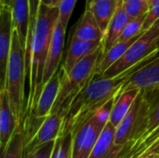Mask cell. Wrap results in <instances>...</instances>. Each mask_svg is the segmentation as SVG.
<instances>
[{
	"mask_svg": "<svg viewBox=\"0 0 159 158\" xmlns=\"http://www.w3.org/2000/svg\"><path fill=\"white\" fill-rule=\"evenodd\" d=\"M157 56L156 54L114 77L106 78L95 74L71 102L64 117L61 132L72 130L76 125L91 116L97 110L116 98L131 74L153 61Z\"/></svg>",
	"mask_w": 159,
	"mask_h": 158,
	"instance_id": "cell-1",
	"label": "cell"
},
{
	"mask_svg": "<svg viewBox=\"0 0 159 158\" xmlns=\"http://www.w3.org/2000/svg\"><path fill=\"white\" fill-rule=\"evenodd\" d=\"M58 20V7H48L42 4L40 5L32 41L31 70L29 75L30 93L28 102H26L24 122L32 117L43 89L45 66L52 34Z\"/></svg>",
	"mask_w": 159,
	"mask_h": 158,
	"instance_id": "cell-2",
	"label": "cell"
},
{
	"mask_svg": "<svg viewBox=\"0 0 159 158\" xmlns=\"http://www.w3.org/2000/svg\"><path fill=\"white\" fill-rule=\"evenodd\" d=\"M25 48L22 47L17 32L13 29L12 43L8 58L6 89L10 108L18 127L23 129L26 103L24 102V82L26 76Z\"/></svg>",
	"mask_w": 159,
	"mask_h": 158,
	"instance_id": "cell-3",
	"label": "cell"
},
{
	"mask_svg": "<svg viewBox=\"0 0 159 158\" xmlns=\"http://www.w3.org/2000/svg\"><path fill=\"white\" fill-rule=\"evenodd\" d=\"M103 54V44H102L92 53L80 60L68 74L61 69V85L51 113L61 112L64 115H66L73 99L96 74L97 67Z\"/></svg>",
	"mask_w": 159,
	"mask_h": 158,
	"instance_id": "cell-4",
	"label": "cell"
},
{
	"mask_svg": "<svg viewBox=\"0 0 159 158\" xmlns=\"http://www.w3.org/2000/svg\"><path fill=\"white\" fill-rule=\"evenodd\" d=\"M116 98L97 110L91 116L76 125L73 129L72 158H89L102 131L109 121Z\"/></svg>",
	"mask_w": 159,
	"mask_h": 158,
	"instance_id": "cell-5",
	"label": "cell"
},
{
	"mask_svg": "<svg viewBox=\"0 0 159 158\" xmlns=\"http://www.w3.org/2000/svg\"><path fill=\"white\" fill-rule=\"evenodd\" d=\"M158 50L159 20L148 30L143 32L124 56L109 67L103 74H100V76L106 78L116 76L141 63L143 61L156 55Z\"/></svg>",
	"mask_w": 159,
	"mask_h": 158,
	"instance_id": "cell-6",
	"label": "cell"
},
{
	"mask_svg": "<svg viewBox=\"0 0 159 158\" xmlns=\"http://www.w3.org/2000/svg\"><path fill=\"white\" fill-rule=\"evenodd\" d=\"M148 122V104L144 98V92L141 90L130 110L116 127L115 143L125 145L141 141L146 133Z\"/></svg>",
	"mask_w": 159,
	"mask_h": 158,
	"instance_id": "cell-7",
	"label": "cell"
},
{
	"mask_svg": "<svg viewBox=\"0 0 159 158\" xmlns=\"http://www.w3.org/2000/svg\"><path fill=\"white\" fill-rule=\"evenodd\" d=\"M13 20L11 6L7 2H1L0 5V90L6 87L7 70L10 54Z\"/></svg>",
	"mask_w": 159,
	"mask_h": 158,
	"instance_id": "cell-8",
	"label": "cell"
},
{
	"mask_svg": "<svg viewBox=\"0 0 159 158\" xmlns=\"http://www.w3.org/2000/svg\"><path fill=\"white\" fill-rule=\"evenodd\" d=\"M155 88H159V56L132 73L119 93L130 89L146 91Z\"/></svg>",
	"mask_w": 159,
	"mask_h": 158,
	"instance_id": "cell-9",
	"label": "cell"
},
{
	"mask_svg": "<svg viewBox=\"0 0 159 158\" xmlns=\"http://www.w3.org/2000/svg\"><path fill=\"white\" fill-rule=\"evenodd\" d=\"M65 115L61 113H50L35 132L32 140L25 145L26 149H34L46 142L56 141L60 136L64 122Z\"/></svg>",
	"mask_w": 159,
	"mask_h": 158,
	"instance_id": "cell-10",
	"label": "cell"
},
{
	"mask_svg": "<svg viewBox=\"0 0 159 158\" xmlns=\"http://www.w3.org/2000/svg\"><path fill=\"white\" fill-rule=\"evenodd\" d=\"M65 31L66 29L62 26L61 21L58 20L56 26L54 28V32L52 34L51 42L48 49V54L45 72H44L43 87L58 71V67L61 61V55L64 47Z\"/></svg>",
	"mask_w": 159,
	"mask_h": 158,
	"instance_id": "cell-11",
	"label": "cell"
},
{
	"mask_svg": "<svg viewBox=\"0 0 159 158\" xmlns=\"http://www.w3.org/2000/svg\"><path fill=\"white\" fill-rule=\"evenodd\" d=\"M11 6L13 27L17 32L22 47L26 49L30 29V1L29 0H1Z\"/></svg>",
	"mask_w": 159,
	"mask_h": 158,
	"instance_id": "cell-12",
	"label": "cell"
},
{
	"mask_svg": "<svg viewBox=\"0 0 159 158\" xmlns=\"http://www.w3.org/2000/svg\"><path fill=\"white\" fill-rule=\"evenodd\" d=\"M18 124L10 108L6 89L0 90V149L1 154L10 142Z\"/></svg>",
	"mask_w": 159,
	"mask_h": 158,
	"instance_id": "cell-13",
	"label": "cell"
},
{
	"mask_svg": "<svg viewBox=\"0 0 159 158\" xmlns=\"http://www.w3.org/2000/svg\"><path fill=\"white\" fill-rule=\"evenodd\" d=\"M74 37L89 42H102L104 33L98 24L92 13L86 8L74 29Z\"/></svg>",
	"mask_w": 159,
	"mask_h": 158,
	"instance_id": "cell-14",
	"label": "cell"
},
{
	"mask_svg": "<svg viewBox=\"0 0 159 158\" xmlns=\"http://www.w3.org/2000/svg\"><path fill=\"white\" fill-rule=\"evenodd\" d=\"M130 20V16L127 12L123 0H117V6L114 16L109 23L107 31L105 33L102 44L104 52L109 50L112 46L117 41L120 34L122 33L124 27Z\"/></svg>",
	"mask_w": 159,
	"mask_h": 158,
	"instance_id": "cell-15",
	"label": "cell"
},
{
	"mask_svg": "<svg viewBox=\"0 0 159 158\" xmlns=\"http://www.w3.org/2000/svg\"><path fill=\"white\" fill-rule=\"evenodd\" d=\"M102 44V42L83 41V40H79L73 36L71 39L70 45H69V48H68V51L66 54L65 61L61 67L62 71L65 74H68L80 60H82L89 54L92 53Z\"/></svg>",
	"mask_w": 159,
	"mask_h": 158,
	"instance_id": "cell-16",
	"label": "cell"
},
{
	"mask_svg": "<svg viewBox=\"0 0 159 158\" xmlns=\"http://www.w3.org/2000/svg\"><path fill=\"white\" fill-rule=\"evenodd\" d=\"M116 6L117 0H88L87 2L86 8L92 13L104 34L114 16Z\"/></svg>",
	"mask_w": 159,
	"mask_h": 158,
	"instance_id": "cell-17",
	"label": "cell"
},
{
	"mask_svg": "<svg viewBox=\"0 0 159 158\" xmlns=\"http://www.w3.org/2000/svg\"><path fill=\"white\" fill-rule=\"evenodd\" d=\"M141 90L139 89H130L128 91L120 92L116 96L114 105L111 110L109 121L116 128L123 118L126 116L128 112L130 110L133 102L138 97Z\"/></svg>",
	"mask_w": 159,
	"mask_h": 158,
	"instance_id": "cell-18",
	"label": "cell"
},
{
	"mask_svg": "<svg viewBox=\"0 0 159 158\" xmlns=\"http://www.w3.org/2000/svg\"><path fill=\"white\" fill-rule=\"evenodd\" d=\"M140 34H138L137 36L132 37L129 40H126V41H117L116 43H115L112 46V47L109 50L104 52V54H103V56H102V60H101V61L97 67L96 74L100 75V74H103L109 67H111L119 59H121L124 56V54L127 52V50L130 47V46L140 36Z\"/></svg>",
	"mask_w": 159,
	"mask_h": 158,
	"instance_id": "cell-19",
	"label": "cell"
},
{
	"mask_svg": "<svg viewBox=\"0 0 159 158\" xmlns=\"http://www.w3.org/2000/svg\"><path fill=\"white\" fill-rule=\"evenodd\" d=\"M144 98L148 104L149 122L145 135L141 140L143 142L159 127V88L143 91Z\"/></svg>",
	"mask_w": 159,
	"mask_h": 158,
	"instance_id": "cell-20",
	"label": "cell"
},
{
	"mask_svg": "<svg viewBox=\"0 0 159 158\" xmlns=\"http://www.w3.org/2000/svg\"><path fill=\"white\" fill-rule=\"evenodd\" d=\"M73 131L66 130L60 134L55 141V145L50 158H72Z\"/></svg>",
	"mask_w": 159,
	"mask_h": 158,
	"instance_id": "cell-21",
	"label": "cell"
},
{
	"mask_svg": "<svg viewBox=\"0 0 159 158\" xmlns=\"http://www.w3.org/2000/svg\"><path fill=\"white\" fill-rule=\"evenodd\" d=\"M25 139L23 129L17 128L5 151L1 154L2 158H23Z\"/></svg>",
	"mask_w": 159,
	"mask_h": 158,
	"instance_id": "cell-22",
	"label": "cell"
},
{
	"mask_svg": "<svg viewBox=\"0 0 159 158\" xmlns=\"http://www.w3.org/2000/svg\"><path fill=\"white\" fill-rule=\"evenodd\" d=\"M146 15H147V13L143 14L136 18H130L129 22L124 27L122 33L120 34L117 41H126V40H129V39L140 34L143 32V24L145 21Z\"/></svg>",
	"mask_w": 159,
	"mask_h": 158,
	"instance_id": "cell-23",
	"label": "cell"
},
{
	"mask_svg": "<svg viewBox=\"0 0 159 158\" xmlns=\"http://www.w3.org/2000/svg\"><path fill=\"white\" fill-rule=\"evenodd\" d=\"M30 1V29H29V36L25 49V56H26V64H31V48H32V41H33V34L35 27V22L39 11V7L41 5V0H29Z\"/></svg>",
	"mask_w": 159,
	"mask_h": 158,
	"instance_id": "cell-24",
	"label": "cell"
},
{
	"mask_svg": "<svg viewBox=\"0 0 159 158\" xmlns=\"http://www.w3.org/2000/svg\"><path fill=\"white\" fill-rule=\"evenodd\" d=\"M123 2L130 18H136L147 13L150 7L147 0H123Z\"/></svg>",
	"mask_w": 159,
	"mask_h": 158,
	"instance_id": "cell-25",
	"label": "cell"
},
{
	"mask_svg": "<svg viewBox=\"0 0 159 158\" xmlns=\"http://www.w3.org/2000/svg\"><path fill=\"white\" fill-rule=\"evenodd\" d=\"M54 145L55 141H52L34 149H26L24 147L23 158H50Z\"/></svg>",
	"mask_w": 159,
	"mask_h": 158,
	"instance_id": "cell-26",
	"label": "cell"
},
{
	"mask_svg": "<svg viewBox=\"0 0 159 158\" xmlns=\"http://www.w3.org/2000/svg\"><path fill=\"white\" fill-rule=\"evenodd\" d=\"M77 0H61L58 6L59 20L66 29Z\"/></svg>",
	"mask_w": 159,
	"mask_h": 158,
	"instance_id": "cell-27",
	"label": "cell"
},
{
	"mask_svg": "<svg viewBox=\"0 0 159 158\" xmlns=\"http://www.w3.org/2000/svg\"><path fill=\"white\" fill-rule=\"evenodd\" d=\"M159 20V0H154L150 7L149 10L147 12L145 21L143 27V32L148 30L157 20Z\"/></svg>",
	"mask_w": 159,
	"mask_h": 158,
	"instance_id": "cell-28",
	"label": "cell"
},
{
	"mask_svg": "<svg viewBox=\"0 0 159 158\" xmlns=\"http://www.w3.org/2000/svg\"><path fill=\"white\" fill-rule=\"evenodd\" d=\"M159 156V138L153 142L149 147H147L142 154L140 156Z\"/></svg>",
	"mask_w": 159,
	"mask_h": 158,
	"instance_id": "cell-29",
	"label": "cell"
},
{
	"mask_svg": "<svg viewBox=\"0 0 159 158\" xmlns=\"http://www.w3.org/2000/svg\"><path fill=\"white\" fill-rule=\"evenodd\" d=\"M61 0H41V4L48 7H58Z\"/></svg>",
	"mask_w": 159,
	"mask_h": 158,
	"instance_id": "cell-30",
	"label": "cell"
},
{
	"mask_svg": "<svg viewBox=\"0 0 159 158\" xmlns=\"http://www.w3.org/2000/svg\"><path fill=\"white\" fill-rule=\"evenodd\" d=\"M149 158H159V156H149Z\"/></svg>",
	"mask_w": 159,
	"mask_h": 158,
	"instance_id": "cell-31",
	"label": "cell"
},
{
	"mask_svg": "<svg viewBox=\"0 0 159 158\" xmlns=\"http://www.w3.org/2000/svg\"><path fill=\"white\" fill-rule=\"evenodd\" d=\"M147 1H148V3H149V5H151V3H152V2H153L154 0H147Z\"/></svg>",
	"mask_w": 159,
	"mask_h": 158,
	"instance_id": "cell-32",
	"label": "cell"
},
{
	"mask_svg": "<svg viewBox=\"0 0 159 158\" xmlns=\"http://www.w3.org/2000/svg\"><path fill=\"white\" fill-rule=\"evenodd\" d=\"M137 158H149V156H146V157H143V156H139V157Z\"/></svg>",
	"mask_w": 159,
	"mask_h": 158,
	"instance_id": "cell-33",
	"label": "cell"
}]
</instances>
